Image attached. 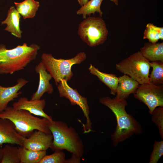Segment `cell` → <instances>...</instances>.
I'll return each instance as SVG.
<instances>
[{
  "mask_svg": "<svg viewBox=\"0 0 163 163\" xmlns=\"http://www.w3.org/2000/svg\"><path fill=\"white\" fill-rule=\"evenodd\" d=\"M78 4L82 6L85 4L88 1V0H77Z\"/></svg>",
  "mask_w": 163,
  "mask_h": 163,
  "instance_id": "29",
  "label": "cell"
},
{
  "mask_svg": "<svg viewBox=\"0 0 163 163\" xmlns=\"http://www.w3.org/2000/svg\"><path fill=\"white\" fill-rule=\"evenodd\" d=\"M163 155V141H155L149 158V163H157Z\"/></svg>",
  "mask_w": 163,
  "mask_h": 163,
  "instance_id": "27",
  "label": "cell"
},
{
  "mask_svg": "<svg viewBox=\"0 0 163 163\" xmlns=\"http://www.w3.org/2000/svg\"><path fill=\"white\" fill-rule=\"evenodd\" d=\"M139 83L128 75L124 74L118 77L115 98L126 99L130 94H134L139 85Z\"/></svg>",
  "mask_w": 163,
  "mask_h": 163,
  "instance_id": "15",
  "label": "cell"
},
{
  "mask_svg": "<svg viewBox=\"0 0 163 163\" xmlns=\"http://www.w3.org/2000/svg\"><path fill=\"white\" fill-rule=\"evenodd\" d=\"M20 14L14 6H11L8 11L7 18L1 22V25L6 24L7 26L5 30L10 32L15 37L21 38L22 32L20 27Z\"/></svg>",
  "mask_w": 163,
  "mask_h": 163,
  "instance_id": "16",
  "label": "cell"
},
{
  "mask_svg": "<svg viewBox=\"0 0 163 163\" xmlns=\"http://www.w3.org/2000/svg\"><path fill=\"white\" fill-rule=\"evenodd\" d=\"M140 52L149 62H163V43L147 42L140 50Z\"/></svg>",
  "mask_w": 163,
  "mask_h": 163,
  "instance_id": "17",
  "label": "cell"
},
{
  "mask_svg": "<svg viewBox=\"0 0 163 163\" xmlns=\"http://www.w3.org/2000/svg\"><path fill=\"white\" fill-rule=\"evenodd\" d=\"M49 129L53 136L52 150H66L81 158L83 156L84 145L75 129L69 127L62 121H51Z\"/></svg>",
  "mask_w": 163,
  "mask_h": 163,
  "instance_id": "3",
  "label": "cell"
},
{
  "mask_svg": "<svg viewBox=\"0 0 163 163\" xmlns=\"http://www.w3.org/2000/svg\"><path fill=\"white\" fill-rule=\"evenodd\" d=\"M16 9L24 19L33 18L40 6L38 2L34 0H25L21 2H14Z\"/></svg>",
  "mask_w": 163,
  "mask_h": 163,
  "instance_id": "19",
  "label": "cell"
},
{
  "mask_svg": "<svg viewBox=\"0 0 163 163\" xmlns=\"http://www.w3.org/2000/svg\"><path fill=\"white\" fill-rule=\"evenodd\" d=\"M152 120L158 128L160 136L163 139V106L155 108L152 114Z\"/></svg>",
  "mask_w": 163,
  "mask_h": 163,
  "instance_id": "26",
  "label": "cell"
},
{
  "mask_svg": "<svg viewBox=\"0 0 163 163\" xmlns=\"http://www.w3.org/2000/svg\"><path fill=\"white\" fill-rule=\"evenodd\" d=\"M80 157L72 154V157L69 159H66V163H80Z\"/></svg>",
  "mask_w": 163,
  "mask_h": 163,
  "instance_id": "28",
  "label": "cell"
},
{
  "mask_svg": "<svg viewBox=\"0 0 163 163\" xmlns=\"http://www.w3.org/2000/svg\"><path fill=\"white\" fill-rule=\"evenodd\" d=\"M18 149L20 163H39L46 153V151H33L22 146Z\"/></svg>",
  "mask_w": 163,
  "mask_h": 163,
  "instance_id": "20",
  "label": "cell"
},
{
  "mask_svg": "<svg viewBox=\"0 0 163 163\" xmlns=\"http://www.w3.org/2000/svg\"><path fill=\"white\" fill-rule=\"evenodd\" d=\"M88 70L91 74L96 76L100 81L109 88L111 94L115 95L118 77L113 74H108L101 72L91 64H90Z\"/></svg>",
  "mask_w": 163,
  "mask_h": 163,
  "instance_id": "18",
  "label": "cell"
},
{
  "mask_svg": "<svg viewBox=\"0 0 163 163\" xmlns=\"http://www.w3.org/2000/svg\"><path fill=\"white\" fill-rule=\"evenodd\" d=\"M103 0H90L76 11V14L82 15L83 18H86L87 15L90 16L95 12L98 13L100 16L102 17L103 12L101 9V6Z\"/></svg>",
  "mask_w": 163,
  "mask_h": 163,
  "instance_id": "21",
  "label": "cell"
},
{
  "mask_svg": "<svg viewBox=\"0 0 163 163\" xmlns=\"http://www.w3.org/2000/svg\"><path fill=\"white\" fill-rule=\"evenodd\" d=\"M35 70L39 74V82L37 90L31 97L32 100L40 99L45 93L51 94L53 91L52 85L50 83L52 77L41 61L35 67Z\"/></svg>",
  "mask_w": 163,
  "mask_h": 163,
  "instance_id": "13",
  "label": "cell"
},
{
  "mask_svg": "<svg viewBox=\"0 0 163 163\" xmlns=\"http://www.w3.org/2000/svg\"><path fill=\"white\" fill-rule=\"evenodd\" d=\"M3 155L2 148L0 147V163H1Z\"/></svg>",
  "mask_w": 163,
  "mask_h": 163,
  "instance_id": "30",
  "label": "cell"
},
{
  "mask_svg": "<svg viewBox=\"0 0 163 163\" xmlns=\"http://www.w3.org/2000/svg\"><path fill=\"white\" fill-rule=\"evenodd\" d=\"M25 138L18 133L12 121L0 118V146L8 143L23 146Z\"/></svg>",
  "mask_w": 163,
  "mask_h": 163,
  "instance_id": "11",
  "label": "cell"
},
{
  "mask_svg": "<svg viewBox=\"0 0 163 163\" xmlns=\"http://www.w3.org/2000/svg\"><path fill=\"white\" fill-rule=\"evenodd\" d=\"M110 1L113 2L116 5H118V0H110Z\"/></svg>",
  "mask_w": 163,
  "mask_h": 163,
  "instance_id": "31",
  "label": "cell"
},
{
  "mask_svg": "<svg viewBox=\"0 0 163 163\" xmlns=\"http://www.w3.org/2000/svg\"><path fill=\"white\" fill-rule=\"evenodd\" d=\"M53 139L51 133L35 130L30 136L24 139L23 146L33 151H46L51 148Z\"/></svg>",
  "mask_w": 163,
  "mask_h": 163,
  "instance_id": "10",
  "label": "cell"
},
{
  "mask_svg": "<svg viewBox=\"0 0 163 163\" xmlns=\"http://www.w3.org/2000/svg\"><path fill=\"white\" fill-rule=\"evenodd\" d=\"M133 94L135 98L147 106L151 114L156 107L163 106V85L143 83L139 86Z\"/></svg>",
  "mask_w": 163,
  "mask_h": 163,
  "instance_id": "9",
  "label": "cell"
},
{
  "mask_svg": "<svg viewBox=\"0 0 163 163\" xmlns=\"http://www.w3.org/2000/svg\"><path fill=\"white\" fill-rule=\"evenodd\" d=\"M149 64L152 68L149 76L150 82L156 85H163V62H149Z\"/></svg>",
  "mask_w": 163,
  "mask_h": 163,
  "instance_id": "23",
  "label": "cell"
},
{
  "mask_svg": "<svg viewBox=\"0 0 163 163\" xmlns=\"http://www.w3.org/2000/svg\"><path fill=\"white\" fill-rule=\"evenodd\" d=\"M67 82L62 79L57 85L60 96L68 99L71 105H76L80 107L86 120V123L83 125V133H89L92 130V123L89 117L90 110L87 98L81 95L76 89L69 86Z\"/></svg>",
  "mask_w": 163,
  "mask_h": 163,
  "instance_id": "8",
  "label": "cell"
},
{
  "mask_svg": "<svg viewBox=\"0 0 163 163\" xmlns=\"http://www.w3.org/2000/svg\"><path fill=\"white\" fill-rule=\"evenodd\" d=\"M149 62L139 51L135 53L116 65V69L137 82L141 85L149 83Z\"/></svg>",
  "mask_w": 163,
  "mask_h": 163,
  "instance_id": "7",
  "label": "cell"
},
{
  "mask_svg": "<svg viewBox=\"0 0 163 163\" xmlns=\"http://www.w3.org/2000/svg\"><path fill=\"white\" fill-rule=\"evenodd\" d=\"M1 163H20L18 147L6 144L2 148Z\"/></svg>",
  "mask_w": 163,
  "mask_h": 163,
  "instance_id": "24",
  "label": "cell"
},
{
  "mask_svg": "<svg viewBox=\"0 0 163 163\" xmlns=\"http://www.w3.org/2000/svg\"><path fill=\"white\" fill-rule=\"evenodd\" d=\"M101 104L109 108L115 115L117 121L115 130L111 135L113 145L117 146L134 134L142 132L140 124L125 110L127 104L126 99H118L107 96L99 99Z\"/></svg>",
  "mask_w": 163,
  "mask_h": 163,
  "instance_id": "1",
  "label": "cell"
},
{
  "mask_svg": "<svg viewBox=\"0 0 163 163\" xmlns=\"http://www.w3.org/2000/svg\"><path fill=\"white\" fill-rule=\"evenodd\" d=\"M17 83L14 86L4 87L0 85V113L8 107L9 103L18 97L21 94L18 91L28 81L23 78L18 79Z\"/></svg>",
  "mask_w": 163,
  "mask_h": 163,
  "instance_id": "14",
  "label": "cell"
},
{
  "mask_svg": "<svg viewBox=\"0 0 163 163\" xmlns=\"http://www.w3.org/2000/svg\"><path fill=\"white\" fill-rule=\"evenodd\" d=\"M65 153L61 150H56L50 155H46L39 163H66Z\"/></svg>",
  "mask_w": 163,
  "mask_h": 163,
  "instance_id": "25",
  "label": "cell"
},
{
  "mask_svg": "<svg viewBox=\"0 0 163 163\" xmlns=\"http://www.w3.org/2000/svg\"><path fill=\"white\" fill-rule=\"evenodd\" d=\"M41 58V61L47 71L57 85L62 79L67 82L70 80L73 76L71 70L72 66L80 64L86 59L87 56L84 52H81L70 59H56L51 54L44 53L42 55Z\"/></svg>",
  "mask_w": 163,
  "mask_h": 163,
  "instance_id": "5",
  "label": "cell"
},
{
  "mask_svg": "<svg viewBox=\"0 0 163 163\" xmlns=\"http://www.w3.org/2000/svg\"><path fill=\"white\" fill-rule=\"evenodd\" d=\"M78 33L84 42L90 46L94 47L105 42L108 31L101 17H89L79 24Z\"/></svg>",
  "mask_w": 163,
  "mask_h": 163,
  "instance_id": "6",
  "label": "cell"
},
{
  "mask_svg": "<svg viewBox=\"0 0 163 163\" xmlns=\"http://www.w3.org/2000/svg\"><path fill=\"white\" fill-rule=\"evenodd\" d=\"M40 46L35 44L29 46L26 43L11 49L0 44V74H12L24 69L35 60Z\"/></svg>",
  "mask_w": 163,
  "mask_h": 163,
  "instance_id": "2",
  "label": "cell"
},
{
  "mask_svg": "<svg viewBox=\"0 0 163 163\" xmlns=\"http://www.w3.org/2000/svg\"><path fill=\"white\" fill-rule=\"evenodd\" d=\"M0 118L10 120L18 133L25 138L30 136L35 130L51 133L49 128L50 120L34 116L26 110H16L12 107L8 106L0 113Z\"/></svg>",
  "mask_w": 163,
  "mask_h": 163,
  "instance_id": "4",
  "label": "cell"
},
{
  "mask_svg": "<svg viewBox=\"0 0 163 163\" xmlns=\"http://www.w3.org/2000/svg\"><path fill=\"white\" fill-rule=\"evenodd\" d=\"M143 39H147L151 43L157 42L163 40V28L157 26L153 24H148L144 32Z\"/></svg>",
  "mask_w": 163,
  "mask_h": 163,
  "instance_id": "22",
  "label": "cell"
},
{
  "mask_svg": "<svg viewBox=\"0 0 163 163\" xmlns=\"http://www.w3.org/2000/svg\"><path fill=\"white\" fill-rule=\"evenodd\" d=\"M46 105L45 99L30 100L25 97H21L17 101L13 103L12 107L16 110H24L32 114L46 118L50 121L52 117L46 114L43 111Z\"/></svg>",
  "mask_w": 163,
  "mask_h": 163,
  "instance_id": "12",
  "label": "cell"
}]
</instances>
